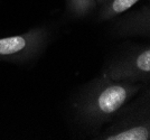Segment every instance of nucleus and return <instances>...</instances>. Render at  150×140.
I'll use <instances>...</instances> for the list:
<instances>
[{"mask_svg": "<svg viewBox=\"0 0 150 140\" xmlns=\"http://www.w3.org/2000/svg\"><path fill=\"white\" fill-rule=\"evenodd\" d=\"M139 90L140 86L136 82L114 81L103 74L75 103L76 113L88 123L105 122L125 107Z\"/></svg>", "mask_w": 150, "mask_h": 140, "instance_id": "f257e3e1", "label": "nucleus"}, {"mask_svg": "<svg viewBox=\"0 0 150 140\" xmlns=\"http://www.w3.org/2000/svg\"><path fill=\"white\" fill-rule=\"evenodd\" d=\"M48 40V34L44 28L0 38V59L27 61L35 57Z\"/></svg>", "mask_w": 150, "mask_h": 140, "instance_id": "f03ea898", "label": "nucleus"}, {"mask_svg": "<svg viewBox=\"0 0 150 140\" xmlns=\"http://www.w3.org/2000/svg\"><path fill=\"white\" fill-rule=\"evenodd\" d=\"M114 81H144L150 77V48L144 47L118 61L103 73Z\"/></svg>", "mask_w": 150, "mask_h": 140, "instance_id": "7ed1b4c3", "label": "nucleus"}, {"mask_svg": "<svg viewBox=\"0 0 150 140\" xmlns=\"http://www.w3.org/2000/svg\"><path fill=\"white\" fill-rule=\"evenodd\" d=\"M100 139L106 140H149L150 139V124L149 121L144 122H128L123 123L115 130L106 132L101 136Z\"/></svg>", "mask_w": 150, "mask_h": 140, "instance_id": "20e7f679", "label": "nucleus"}, {"mask_svg": "<svg viewBox=\"0 0 150 140\" xmlns=\"http://www.w3.org/2000/svg\"><path fill=\"white\" fill-rule=\"evenodd\" d=\"M140 0H110L103 5V9L101 11V19H111L120 13H125L131 7L138 4Z\"/></svg>", "mask_w": 150, "mask_h": 140, "instance_id": "39448f33", "label": "nucleus"}, {"mask_svg": "<svg viewBox=\"0 0 150 140\" xmlns=\"http://www.w3.org/2000/svg\"><path fill=\"white\" fill-rule=\"evenodd\" d=\"M96 6L95 0H69V11L74 16L83 17L92 11Z\"/></svg>", "mask_w": 150, "mask_h": 140, "instance_id": "423d86ee", "label": "nucleus"}, {"mask_svg": "<svg viewBox=\"0 0 150 140\" xmlns=\"http://www.w3.org/2000/svg\"><path fill=\"white\" fill-rule=\"evenodd\" d=\"M95 1H96V5H98V4H99V5H103L108 0H95Z\"/></svg>", "mask_w": 150, "mask_h": 140, "instance_id": "0eeeda50", "label": "nucleus"}]
</instances>
